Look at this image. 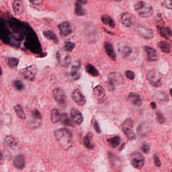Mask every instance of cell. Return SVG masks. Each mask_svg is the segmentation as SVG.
Here are the masks:
<instances>
[{"mask_svg": "<svg viewBox=\"0 0 172 172\" xmlns=\"http://www.w3.org/2000/svg\"><path fill=\"white\" fill-rule=\"evenodd\" d=\"M57 141L62 149L68 150L73 145L72 134L68 129L61 128L56 130L54 132Z\"/></svg>", "mask_w": 172, "mask_h": 172, "instance_id": "6da1fadb", "label": "cell"}, {"mask_svg": "<svg viewBox=\"0 0 172 172\" xmlns=\"http://www.w3.org/2000/svg\"><path fill=\"white\" fill-rule=\"evenodd\" d=\"M134 10L140 17L149 18L154 13L152 6L145 2L138 1L134 5Z\"/></svg>", "mask_w": 172, "mask_h": 172, "instance_id": "7a4b0ae2", "label": "cell"}, {"mask_svg": "<svg viewBox=\"0 0 172 172\" xmlns=\"http://www.w3.org/2000/svg\"><path fill=\"white\" fill-rule=\"evenodd\" d=\"M146 78L152 86L159 87L163 85V76L155 70H151L148 72Z\"/></svg>", "mask_w": 172, "mask_h": 172, "instance_id": "3957f363", "label": "cell"}, {"mask_svg": "<svg viewBox=\"0 0 172 172\" xmlns=\"http://www.w3.org/2000/svg\"><path fill=\"white\" fill-rule=\"evenodd\" d=\"M123 81L122 76L117 72H112L109 75V81L106 83L107 87L110 91H114L115 87L117 85H119Z\"/></svg>", "mask_w": 172, "mask_h": 172, "instance_id": "277c9868", "label": "cell"}, {"mask_svg": "<svg viewBox=\"0 0 172 172\" xmlns=\"http://www.w3.org/2000/svg\"><path fill=\"white\" fill-rule=\"evenodd\" d=\"M133 125L134 123L131 119H127L123 124V131L128 139L130 140H132L135 139V134L133 129Z\"/></svg>", "mask_w": 172, "mask_h": 172, "instance_id": "5b68a950", "label": "cell"}, {"mask_svg": "<svg viewBox=\"0 0 172 172\" xmlns=\"http://www.w3.org/2000/svg\"><path fill=\"white\" fill-rule=\"evenodd\" d=\"M130 160L133 167L137 169H141L145 165V158L138 152H135L131 155Z\"/></svg>", "mask_w": 172, "mask_h": 172, "instance_id": "8992f818", "label": "cell"}, {"mask_svg": "<svg viewBox=\"0 0 172 172\" xmlns=\"http://www.w3.org/2000/svg\"><path fill=\"white\" fill-rule=\"evenodd\" d=\"M57 59L60 66L63 67L68 66L71 62V58L66 51L60 50L57 53Z\"/></svg>", "mask_w": 172, "mask_h": 172, "instance_id": "52a82bcc", "label": "cell"}, {"mask_svg": "<svg viewBox=\"0 0 172 172\" xmlns=\"http://www.w3.org/2000/svg\"><path fill=\"white\" fill-rule=\"evenodd\" d=\"M20 74L27 80L33 81L36 78L37 69L34 65L28 66L20 71Z\"/></svg>", "mask_w": 172, "mask_h": 172, "instance_id": "ba28073f", "label": "cell"}, {"mask_svg": "<svg viewBox=\"0 0 172 172\" xmlns=\"http://www.w3.org/2000/svg\"><path fill=\"white\" fill-rule=\"evenodd\" d=\"M121 21L125 27H130L135 23V18L129 12H124L121 16Z\"/></svg>", "mask_w": 172, "mask_h": 172, "instance_id": "9c48e42d", "label": "cell"}, {"mask_svg": "<svg viewBox=\"0 0 172 172\" xmlns=\"http://www.w3.org/2000/svg\"><path fill=\"white\" fill-rule=\"evenodd\" d=\"M53 96L56 101L60 104H64L66 102V95L62 88L57 87L53 90Z\"/></svg>", "mask_w": 172, "mask_h": 172, "instance_id": "30bf717a", "label": "cell"}, {"mask_svg": "<svg viewBox=\"0 0 172 172\" xmlns=\"http://www.w3.org/2000/svg\"><path fill=\"white\" fill-rule=\"evenodd\" d=\"M73 100L78 105L83 106L86 103V100L84 95H83L80 90L76 89L73 92L72 95Z\"/></svg>", "mask_w": 172, "mask_h": 172, "instance_id": "8fae6325", "label": "cell"}, {"mask_svg": "<svg viewBox=\"0 0 172 172\" xmlns=\"http://www.w3.org/2000/svg\"><path fill=\"white\" fill-rule=\"evenodd\" d=\"M137 32L139 36L145 39H151L154 37L153 30L142 26H139L137 28Z\"/></svg>", "mask_w": 172, "mask_h": 172, "instance_id": "7c38bea8", "label": "cell"}, {"mask_svg": "<svg viewBox=\"0 0 172 172\" xmlns=\"http://www.w3.org/2000/svg\"><path fill=\"white\" fill-rule=\"evenodd\" d=\"M60 32L62 36L67 37L73 32V28L71 24L67 21H64L59 25Z\"/></svg>", "mask_w": 172, "mask_h": 172, "instance_id": "4fadbf2b", "label": "cell"}, {"mask_svg": "<svg viewBox=\"0 0 172 172\" xmlns=\"http://www.w3.org/2000/svg\"><path fill=\"white\" fill-rule=\"evenodd\" d=\"M93 95L95 99L99 101L102 102L106 96V91L101 86H97L95 87L93 90Z\"/></svg>", "mask_w": 172, "mask_h": 172, "instance_id": "5bb4252c", "label": "cell"}, {"mask_svg": "<svg viewBox=\"0 0 172 172\" xmlns=\"http://www.w3.org/2000/svg\"><path fill=\"white\" fill-rule=\"evenodd\" d=\"M32 120L30 125L32 127H38L41 126V121L42 120V116L38 110L35 109L32 112Z\"/></svg>", "mask_w": 172, "mask_h": 172, "instance_id": "9a60e30c", "label": "cell"}, {"mask_svg": "<svg viewBox=\"0 0 172 172\" xmlns=\"http://www.w3.org/2000/svg\"><path fill=\"white\" fill-rule=\"evenodd\" d=\"M80 62L78 61L73 65L70 71L69 75L72 79L78 80L80 77Z\"/></svg>", "mask_w": 172, "mask_h": 172, "instance_id": "2e32d148", "label": "cell"}, {"mask_svg": "<svg viewBox=\"0 0 172 172\" xmlns=\"http://www.w3.org/2000/svg\"><path fill=\"white\" fill-rule=\"evenodd\" d=\"M104 47H105V50L106 55L109 56L111 59L115 61L116 60L117 56L112 44L109 42H105L104 44Z\"/></svg>", "mask_w": 172, "mask_h": 172, "instance_id": "e0dca14e", "label": "cell"}, {"mask_svg": "<svg viewBox=\"0 0 172 172\" xmlns=\"http://www.w3.org/2000/svg\"><path fill=\"white\" fill-rule=\"evenodd\" d=\"M144 49L149 61H155L158 60L159 59L158 54L154 48L150 47L145 46L144 47Z\"/></svg>", "mask_w": 172, "mask_h": 172, "instance_id": "ac0fdd59", "label": "cell"}, {"mask_svg": "<svg viewBox=\"0 0 172 172\" xmlns=\"http://www.w3.org/2000/svg\"><path fill=\"white\" fill-rule=\"evenodd\" d=\"M13 165L17 169L23 170L25 165V157L22 155H19L15 158L13 160Z\"/></svg>", "mask_w": 172, "mask_h": 172, "instance_id": "d6986e66", "label": "cell"}, {"mask_svg": "<svg viewBox=\"0 0 172 172\" xmlns=\"http://www.w3.org/2000/svg\"><path fill=\"white\" fill-rule=\"evenodd\" d=\"M12 8L14 13L16 15H20L24 12L23 4L21 0H15L12 5Z\"/></svg>", "mask_w": 172, "mask_h": 172, "instance_id": "ffe728a7", "label": "cell"}, {"mask_svg": "<svg viewBox=\"0 0 172 172\" xmlns=\"http://www.w3.org/2000/svg\"><path fill=\"white\" fill-rule=\"evenodd\" d=\"M128 100L133 105L137 106H141L143 103L140 95L134 92H131L129 94Z\"/></svg>", "mask_w": 172, "mask_h": 172, "instance_id": "44dd1931", "label": "cell"}, {"mask_svg": "<svg viewBox=\"0 0 172 172\" xmlns=\"http://www.w3.org/2000/svg\"><path fill=\"white\" fill-rule=\"evenodd\" d=\"M71 115L74 121L78 125H80L83 122V118L82 115L77 109L73 108L71 111Z\"/></svg>", "mask_w": 172, "mask_h": 172, "instance_id": "7402d4cb", "label": "cell"}, {"mask_svg": "<svg viewBox=\"0 0 172 172\" xmlns=\"http://www.w3.org/2000/svg\"><path fill=\"white\" fill-rule=\"evenodd\" d=\"M118 51L124 57H128L132 53V49L129 45L124 44L119 45Z\"/></svg>", "mask_w": 172, "mask_h": 172, "instance_id": "603a6c76", "label": "cell"}, {"mask_svg": "<svg viewBox=\"0 0 172 172\" xmlns=\"http://www.w3.org/2000/svg\"><path fill=\"white\" fill-rule=\"evenodd\" d=\"M84 145L87 149L92 150L95 147L93 142V135L91 133H88L83 138Z\"/></svg>", "mask_w": 172, "mask_h": 172, "instance_id": "cb8c5ba5", "label": "cell"}, {"mask_svg": "<svg viewBox=\"0 0 172 172\" xmlns=\"http://www.w3.org/2000/svg\"><path fill=\"white\" fill-rule=\"evenodd\" d=\"M63 125L70 127H74V124L71 119L69 117L68 115L66 113L61 114L60 121Z\"/></svg>", "mask_w": 172, "mask_h": 172, "instance_id": "d4e9b609", "label": "cell"}, {"mask_svg": "<svg viewBox=\"0 0 172 172\" xmlns=\"http://www.w3.org/2000/svg\"><path fill=\"white\" fill-rule=\"evenodd\" d=\"M101 20L102 22L106 25H108L110 27H115V23L113 19L108 15H104L101 16Z\"/></svg>", "mask_w": 172, "mask_h": 172, "instance_id": "484cf974", "label": "cell"}, {"mask_svg": "<svg viewBox=\"0 0 172 172\" xmlns=\"http://www.w3.org/2000/svg\"><path fill=\"white\" fill-rule=\"evenodd\" d=\"M160 34L162 37H164L166 39H169L172 36V32L170 28L163 27H160L158 28Z\"/></svg>", "mask_w": 172, "mask_h": 172, "instance_id": "4316f807", "label": "cell"}, {"mask_svg": "<svg viewBox=\"0 0 172 172\" xmlns=\"http://www.w3.org/2000/svg\"><path fill=\"white\" fill-rule=\"evenodd\" d=\"M43 36H45V37L47 38V40L53 41L55 43H58L59 42L58 37L54 32H52L51 30L45 31L43 32Z\"/></svg>", "mask_w": 172, "mask_h": 172, "instance_id": "83f0119b", "label": "cell"}, {"mask_svg": "<svg viewBox=\"0 0 172 172\" xmlns=\"http://www.w3.org/2000/svg\"><path fill=\"white\" fill-rule=\"evenodd\" d=\"M158 47L163 53L169 54L171 52V46L168 42L165 41H162L159 42L158 44Z\"/></svg>", "mask_w": 172, "mask_h": 172, "instance_id": "f1b7e54d", "label": "cell"}, {"mask_svg": "<svg viewBox=\"0 0 172 172\" xmlns=\"http://www.w3.org/2000/svg\"><path fill=\"white\" fill-rule=\"evenodd\" d=\"M61 114L60 113L59 111L57 109L52 110L51 114V120L53 123H57L60 121Z\"/></svg>", "mask_w": 172, "mask_h": 172, "instance_id": "f546056e", "label": "cell"}, {"mask_svg": "<svg viewBox=\"0 0 172 172\" xmlns=\"http://www.w3.org/2000/svg\"><path fill=\"white\" fill-rule=\"evenodd\" d=\"M107 142L110 146L115 149L118 146L120 143V137L119 136L113 137L112 138L107 139Z\"/></svg>", "mask_w": 172, "mask_h": 172, "instance_id": "4dcf8cb0", "label": "cell"}, {"mask_svg": "<svg viewBox=\"0 0 172 172\" xmlns=\"http://www.w3.org/2000/svg\"><path fill=\"white\" fill-rule=\"evenodd\" d=\"M15 112L16 113L17 116L22 120L26 119V115L22 107L20 105H16L14 107Z\"/></svg>", "mask_w": 172, "mask_h": 172, "instance_id": "1f68e13d", "label": "cell"}, {"mask_svg": "<svg viewBox=\"0 0 172 172\" xmlns=\"http://www.w3.org/2000/svg\"><path fill=\"white\" fill-rule=\"evenodd\" d=\"M86 69L87 72L91 76L96 77L100 75L99 71L96 68V67L91 64H87L86 65Z\"/></svg>", "mask_w": 172, "mask_h": 172, "instance_id": "d6a6232c", "label": "cell"}, {"mask_svg": "<svg viewBox=\"0 0 172 172\" xmlns=\"http://www.w3.org/2000/svg\"><path fill=\"white\" fill-rule=\"evenodd\" d=\"M5 142L8 145L11 147L15 146L18 144V140L15 137L11 135H8L4 139Z\"/></svg>", "mask_w": 172, "mask_h": 172, "instance_id": "836d02e7", "label": "cell"}, {"mask_svg": "<svg viewBox=\"0 0 172 172\" xmlns=\"http://www.w3.org/2000/svg\"><path fill=\"white\" fill-rule=\"evenodd\" d=\"M75 13L77 16H82L85 15V11L79 3H76L75 5Z\"/></svg>", "mask_w": 172, "mask_h": 172, "instance_id": "e575fe53", "label": "cell"}, {"mask_svg": "<svg viewBox=\"0 0 172 172\" xmlns=\"http://www.w3.org/2000/svg\"><path fill=\"white\" fill-rule=\"evenodd\" d=\"M19 63V60L17 58H10L9 59L8 61V65L9 67L12 68H16Z\"/></svg>", "mask_w": 172, "mask_h": 172, "instance_id": "d590c367", "label": "cell"}, {"mask_svg": "<svg viewBox=\"0 0 172 172\" xmlns=\"http://www.w3.org/2000/svg\"><path fill=\"white\" fill-rule=\"evenodd\" d=\"M75 44L73 42H65V50L66 52H71L75 48Z\"/></svg>", "mask_w": 172, "mask_h": 172, "instance_id": "8d00e7d4", "label": "cell"}, {"mask_svg": "<svg viewBox=\"0 0 172 172\" xmlns=\"http://www.w3.org/2000/svg\"><path fill=\"white\" fill-rule=\"evenodd\" d=\"M13 86L17 91H21L24 90V86L20 80H15L13 82Z\"/></svg>", "mask_w": 172, "mask_h": 172, "instance_id": "74e56055", "label": "cell"}, {"mask_svg": "<svg viewBox=\"0 0 172 172\" xmlns=\"http://www.w3.org/2000/svg\"><path fill=\"white\" fill-rule=\"evenodd\" d=\"M155 114H156L157 119H158L159 123H160V124H163L165 123V117L164 115L162 112L160 111H158Z\"/></svg>", "mask_w": 172, "mask_h": 172, "instance_id": "f35d334b", "label": "cell"}, {"mask_svg": "<svg viewBox=\"0 0 172 172\" xmlns=\"http://www.w3.org/2000/svg\"><path fill=\"white\" fill-rule=\"evenodd\" d=\"M34 7H40L43 5V0H28Z\"/></svg>", "mask_w": 172, "mask_h": 172, "instance_id": "ab89813d", "label": "cell"}, {"mask_svg": "<svg viewBox=\"0 0 172 172\" xmlns=\"http://www.w3.org/2000/svg\"><path fill=\"white\" fill-rule=\"evenodd\" d=\"M141 149L142 150V152H144L145 154H148L150 153V145L148 143H143L141 147Z\"/></svg>", "mask_w": 172, "mask_h": 172, "instance_id": "60d3db41", "label": "cell"}, {"mask_svg": "<svg viewBox=\"0 0 172 172\" xmlns=\"http://www.w3.org/2000/svg\"><path fill=\"white\" fill-rule=\"evenodd\" d=\"M125 75H126V77L131 80H133L135 77V74L134 73V72H133L131 70L126 71L125 72Z\"/></svg>", "mask_w": 172, "mask_h": 172, "instance_id": "b9f144b4", "label": "cell"}, {"mask_svg": "<svg viewBox=\"0 0 172 172\" xmlns=\"http://www.w3.org/2000/svg\"><path fill=\"white\" fill-rule=\"evenodd\" d=\"M92 123L93 124V128H94L95 131L97 133H101V130L100 125H99V123H98L97 121L96 120H93L92 121Z\"/></svg>", "mask_w": 172, "mask_h": 172, "instance_id": "7bdbcfd3", "label": "cell"}, {"mask_svg": "<svg viewBox=\"0 0 172 172\" xmlns=\"http://www.w3.org/2000/svg\"><path fill=\"white\" fill-rule=\"evenodd\" d=\"M162 1L164 5L171 9L172 8V0H162Z\"/></svg>", "mask_w": 172, "mask_h": 172, "instance_id": "ee69618b", "label": "cell"}, {"mask_svg": "<svg viewBox=\"0 0 172 172\" xmlns=\"http://www.w3.org/2000/svg\"><path fill=\"white\" fill-rule=\"evenodd\" d=\"M154 163L156 167H160L161 165V162H160V159L157 155H155L154 156Z\"/></svg>", "mask_w": 172, "mask_h": 172, "instance_id": "f6af8a7d", "label": "cell"}, {"mask_svg": "<svg viewBox=\"0 0 172 172\" xmlns=\"http://www.w3.org/2000/svg\"><path fill=\"white\" fill-rule=\"evenodd\" d=\"M77 1L79 4H86L87 0H77Z\"/></svg>", "mask_w": 172, "mask_h": 172, "instance_id": "bcb514c9", "label": "cell"}, {"mask_svg": "<svg viewBox=\"0 0 172 172\" xmlns=\"http://www.w3.org/2000/svg\"><path fill=\"white\" fill-rule=\"evenodd\" d=\"M150 106H151V108H152V109H155L156 108V106H156V105L155 102H152V103H151Z\"/></svg>", "mask_w": 172, "mask_h": 172, "instance_id": "7dc6e473", "label": "cell"}, {"mask_svg": "<svg viewBox=\"0 0 172 172\" xmlns=\"http://www.w3.org/2000/svg\"><path fill=\"white\" fill-rule=\"evenodd\" d=\"M2 74V70L1 67L0 66V75H1Z\"/></svg>", "mask_w": 172, "mask_h": 172, "instance_id": "c3c4849f", "label": "cell"}, {"mask_svg": "<svg viewBox=\"0 0 172 172\" xmlns=\"http://www.w3.org/2000/svg\"><path fill=\"white\" fill-rule=\"evenodd\" d=\"M116 1L118 2H120L122 1V0H115Z\"/></svg>", "mask_w": 172, "mask_h": 172, "instance_id": "681fc988", "label": "cell"}, {"mask_svg": "<svg viewBox=\"0 0 172 172\" xmlns=\"http://www.w3.org/2000/svg\"><path fill=\"white\" fill-rule=\"evenodd\" d=\"M1 151H0V159H1Z\"/></svg>", "mask_w": 172, "mask_h": 172, "instance_id": "f907efd6", "label": "cell"}]
</instances>
